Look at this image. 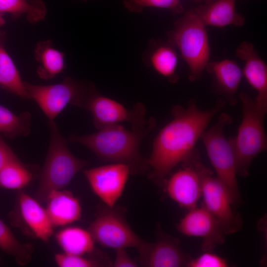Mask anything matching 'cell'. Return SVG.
Wrapping results in <instances>:
<instances>
[{
  "instance_id": "52a82bcc",
  "label": "cell",
  "mask_w": 267,
  "mask_h": 267,
  "mask_svg": "<svg viewBox=\"0 0 267 267\" xmlns=\"http://www.w3.org/2000/svg\"><path fill=\"white\" fill-rule=\"evenodd\" d=\"M24 83L28 98L38 104L49 120H53L68 104L85 108L95 89L91 83L70 77L54 85H39L25 81Z\"/></svg>"
},
{
  "instance_id": "7c38bea8",
  "label": "cell",
  "mask_w": 267,
  "mask_h": 267,
  "mask_svg": "<svg viewBox=\"0 0 267 267\" xmlns=\"http://www.w3.org/2000/svg\"><path fill=\"white\" fill-rule=\"evenodd\" d=\"M83 174L92 191L106 205L112 207L122 195L130 169L120 163L84 170Z\"/></svg>"
},
{
  "instance_id": "ac0fdd59",
  "label": "cell",
  "mask_w": 267,
  "mask_h": 267,
  "mask_svg": "<svg viewBox=\"0 0 267 267\" xmlns=\"http://www.w3.org/2000/svg\"><path fill=\"white\" fill-rule=\"evenodd\" d=\"M45 202V210L53 228L68 225L81 218L80 200L69 191L61 189L52 191Z\"/></svg>"
},
{
  "instance_id": "d6986e66",
  "label": "cell",
  "mask_w": 267,
  "mask_h": 267,
  "mask_svg": "<svg viewBox=\"0 0 267 267\" xmlns=\"http://www.w3.org/2000/svg\"><path fill=\"white\" fill-rule=\"evenodd\" d=\"M143 61L172 83L178 81L176 70L178 62L176 49L168 42L153 40L143 53Z\"/></svg>"
},
{
  "instance_id": "603a6c76",
  "label": "cell",
  "mask_w": 267,
  "mask_h": 267,
  "mask_svg": "<svg viewBox=\"0 0 267 267\" xmlns=\"http://www.w3.org/2000/svg\"><path fill=\"white\" fill-rule=\"evenodd\" d=\"M0 87L24 98H29L24 81L3 44L0 32Z\"/></svg>"
},
{
  "instance_id": "8992f818",
  "label": "cell",
  "mask_w": 267,
  "mask_h": 267,
  "mask_svg": "<svg viewBox=\"0 0 267 267\" xmlns=\"http://www.w3.org/2000/svg\"><path fill=\"white\" fill-rule=\"evenodd\" d=\"M243 115L237 135L233 138L236 153L237 174L248 176L251 163L267 149V136L264 128L266 112L260 109L246 93L239 95Z\"/></svg>"
},
{
  "instance_id": "7a4b0ae2",
  "label": "cell",
  "mask_w": 267,
  "mask_h": 267,
  "mask_svg": "<svg viewBox=\"0 0 267 267\" xmlns=\"http://www.w3.org/2000/svg\"><path fill=\"white\" fill-rule=\"evenodd\" d=\"M155 126L153 118L149 120L146 127L131 131L115 124L89 134H72L69 141L86 146L103 161L127 164L131 174H140L149 168L146 159L140 154L139 144Z\"/></svg>"
},
{
  "instance_id": "cb8c5ba5",
  "label": "cell",
  "mask_w": 267,
  "mask_h": 267,
  "mask_svg": "<svg viewBox=\"0 0 267 267\" xmlns=\"http://www.w3.org/2000/svg\"><path fill=\"white\" fill-rule=\"evenodd\" d=\"M0 12L9 13L14 18L25 16L34 24L45 18L47 9L42 0H0Z\"/></svg>"
},
{
  "instance_id": "83f0119b",
  "label": "cell",
  "mask_w": 267,
  "mask_h": 267,
  "mask_svg": "<svg viewBox=\"0 0 267 267\" xmlns=\"http://www.w3.org/2000/svg\"><path fill=\"white\" fill-rule=\"evenodd\" d=\"M83 255L69 254L65 253H57L54 260L60 267H111L112 264L109 258L102 252L95 250L90 257Z\"/></svg>"
},
{
  "instance_id": "e0dca14e",
  "label": "cell",
  "mask_w": 267,
  "mask_h": 267,
  "mask_svg": "<svg viewBox=\"0 0 267 267\" xmlns=\"http://www.w3.org/2000/svg\"><path fill=\"white\" fill-rule=\"evenodd\" d=\"M206 69L213 77L215 91L224 97L230 105H235L236 93L243 77L237 63L230 59L210 61Z\"/></svg>"
},
{
  "instance_id": "d4e9b609",
  "label": "cell",
  "mask_w": 267,
  "mask_h": 267,
  "mask_svg": "<svg viewBox=\"0 0 267 267\" xmlns=\"http://www.w3.org/2000/svg\"><path fill=\"white\" fill-rule=\"evenodd\" d=\"M0 249L12 256L20 266L28 264L32 260L34 247L30 243H22L6 224L0 219Z\"/></svg>"
},
{
  "instance_id": "7402d4cb",
  "label": "cell",
  "mask_w": 267,
  "mask_h": 267,
  "mask_svg": "<svg viewBox=\"0 0 267 267\" xmlns=\"http://www.w3.org/2000/svg\"><path fill=\"white\" fill-rule=\"evenodd\" d=\"M56 241L64 253L84 255L96 250L95 241L88 230L76 226L61 229L55 234Z\"/></svg>"
},
{
  "instance_id": "4dcf8cb0",
  "label": "cell",
  "mask_w": 267,
  "mask_h": 267,
  "mask_svg": "<svg viewBox=\"0 0 267 267\" xmlns=\"http://www.w3.org/2000/svg\"><path fill=\"white\" fill-rule=\"evenodd\" d=\"M116 250V256L112 264L114 267H136L137 264L128 255L125 248H119Z\"/></svg>"
},
{
  "instance_id": "8fae6325",
  "label": "cell",
  "mask_w": 267,
  "mask_h": 267,
  "mask_svg": "<svg viewBox=\"0 0 267 267\" xmlns=\"http://www.w3.org/2000/svg\"><path fill=\"white\" fill-rule=\"evenodd\" d=\"M10 218L14 225L44 243L48 242L53 234V227L45 209L36 198L24 191L18 192L15 207Z\"/></svg>"
},
{
  "instance_id": "2e32d148",
  "label": "cell",
  "mask_w": 267,
  "mask_h": 267,
  "mask_svg": "<svg viewBox=\"0 0 267 267\" xmlns=\"http://www.w3.org/2000/svg\"><path fill=\"white\" fill-rule=\"evenodd\" d=\"M237 57L244 62L242 70L250 86L257 91L254 100L262 110L267 111V65L255 50L253 44L244 41L236 50Z\"/></svg>"
},
{
  "instance_id": "484cf974",
  "label": "cell",
  "mask_w": 267,
  "mask_h": 267,
  "mask_svg": "<svg viewBox=\"0 0 267 267\" xmlns=\"http://www.w3.org/2000/svg\"><path fill=\"white\" fill-rule=\"evenodd\" d=\"M33 174L17 157L0 170V187L19 190L31 182Z\"/></svg>"
},
{
  "instance_id": "ba28073f",
  "label": "cell",
  "mask_w": 267,
  "mask_h": 267,
  "mask_svg": "<svg viewBox=\"0 0 267 267\" xmlns=\"http://www.w3.org/2000/svg\"><path fill=\"white\" fill-rule=\"evenodd\" d=\"M95 242L115 249L133 247L141 255L148 242L142 240L134 232L126 221L125 210L121 207L99 206L94 220L88 229Z\"/></svg>"
},
{
  "instance_id": "d6a6232c",
  "label": "cell",
  "mask_w": 267,
  "mask_h": 267,
  "mask_svg": "<svg viewBox=\"0 0 267 267\" xmlns=\"http://www.w3.org/2000/svg\"><path fill=\"white\" fill-rule=\"evenodd\" d=\"M3 13L0 12V28L5 23V20L3 17Z\"/></svg>"
},
{
  "instance_id": "4316f807",
  "label": "cell",
  "mask_w": 267,
  "mask_h": 267,
  "mask_svg": "<svg viewBox=\"0 0 267 267\" xmlns=\"http://www.w3.org/2000/svg\"><path fill=\"white\" fill-rule=\"evenodd\" d=\"M31 116L28 112L18 115L0 105V134L8 138L26 136L30 133Z\"/></svg>"
},
{
  "instance_id": "836d02e7",
  "label": "cell",
  "mask_w": 267,
  "mask_h": 267,
  "mask_svg": "<svg viewBox=\"0 0 267 267\" xmlns=\"http://www.w3.org/2000/svg\"><path fill=\"white\" fill-rule=\"evenodd\" d=\"M215 0H205V3L208 4L211 3Z\"/></svg>"
},
{
  "instance_id": "277c9868",
  "label": "cell",
  "mask_w": 267,
  "mask_h": 267,
  "mask_svg": "<svg viewBox=\"0 0 267 267\" xmlns=\"http://www.w3.org/2000/svg\"><path fill=\"white\" fill-rule=\"evenodd\" d=\"M167 36L188 65L189 80H200L210 61V47L206 26L193 9L187 10Z\"/></svg>"
},
{
  "instance_id": "3957f363",
  "label": "cell",
  "mask_w": 267,
  "mask_h": 267,
  "mask_svg": "<svg viewBox=\"0 0 267 267\" xmlns=\"http://www.w3.org/2000/svg\"><path fill=\"white\" fill-rule=\"evenodd\" d=\"M49 143L41 171L35 198L44 202L52 191L64 188L75 175L89 165L87 161L75 157L69 150L67 141L53 120H49Z\"/></svg>"
},
{
  "instance_id": "f546056e",
  "label": "cell",
  "mask_w": 267,
  "mask_h": 267,
  "mask_svg": "<svg viewBox=\"0 0 267 267\" xmlns=\"http://www.w3.org/2000/svg\"><path fill=\"white\" fill-rule=\"evenodd\" d=\"M188 267H227L228 264L223 258L211 251L205 252L195 259H191L187 265Z\"/></svg>"
},
{
  "instance_id": "ffe728a7",
  "label": "cell",
  "mask_w": 267,
  "mask_h": 267,
  "mask_svg": "<svg viewBox=\"0 0 267 267\" xmlns=\"http://www.w3.org/2000/svg\"><path fill=\"white\" fill-rule=\"evenodd\" d=\"M235 1L215 0L208 4L199 5L193 10L206 26H242L245 23V17L237 12Z\"/></svg>"
},
{
  "instance_id": "5bb4252c",
  "label": "cell",
  "mask_w": 267,
  "mask_h": 267,
  "mask_svg": "<svg viewBox=\"0 0 267 267\" xmlns=\"http://www.w3.org/2000/svg\"><path fill=\"white\" fill-rule=\"evenodd\" d=\"M156 235L155 242L149 243L145 252L139 256L140 265L148 267H187L191 258L182 251L179 239L165 233L160 225Z\"/></svg>"
},
{
  "instance_id": "9a60e30c",
  "label": "cell",
  "mask_w": 267,
  "mask_h": 267,
  "mask_svg": "<svg viewBox=\"0 0 267 267\" xmlns=\"http://www.w3.org/2000/svg\"><path fill=\"white\" fill-rule=\"evenodd\" d=\"M183 168L173 174L165 183L169 196L178 205L189 210L197 207L201 196L199 176L188 162L183 163Z\"/></svg>"
},
{
  "instance_id": "d590c367",
  "label": "cell",
  "mask_w": 267,
  "mask_h": 267,
  "mask_svg": "<svg viewBox=\"0 0 267 267\" xmlns=\"http://www.w3.org/2000/svg\"><path fill=\"white\" fill-rule=\"evenodd\" d=\"M82 0V1H87L88 0Z\"/></svg>"
},
{
  "instance_id": "1f68e13d",
  "label": "cell",
  "mask_w": 267,
  "mask_h": 267,
  "mask_svg": "<svg viewBox=\"0 0 267 267\" xmlns=\"http://www.w3.org/2000/svg\"><path fill=\"white\" fill-rule=\"evenodd\" d=\"M17 156L0 134V170Z\"/></svg>"
},
{
  "instance_id": "30bf717a",
  "label": "cell",
  "mask_w": 267,
  "mask_h": 267,
  "mask_svg": "<svg viewBox=\"0 0 267 267\" xmlns=\"http://www.w3.org/2000/svg\"><path fill=\"white\" fill-rule=\"evenodd\" d=\"M93 116L94 127L99 130L104 127L127 122L132 129L146 127V110L141 103L128 109L119 102L98 92L96 88L91 93L85 106Z\"/></svg>"
},
{
  "instance_id": "5b68a950",
  "label": "cell",
  "mask_w": 267,
  "mask_h": 267,
  "mask_svg": "<svg viewBox=\"0 0 267 267\" xmlns=\"http://www.w3.org/2000/svg\"><path fill=\"white\" fill-rule=\"evenodd\" d=\"M228 114H220L217 122L202 134L201 138L213 166L217 178L225 187L232 205L242 202L236 178V157L233 138L228 139L223 133L224 127L231 123Z\"/></svg>"
},
{
  "instance_id": "f1b7e54d",
  "label": "cell",
  "mask_w": 267,
  "mask_h": 267,
  "mask_svg": "<svg viewBox=\"0 0 267 267\" xmlns=\"http://www.w3.org/2000/svg\"><path fill=\"white\" fill-rule=\"evenodd\" d=\"M123 3L128 10L133 13L140 12L147 7L168 9L174 14L183 11L179 0H123Z\"/></svg>"
},
{
  "instance_id": "e575fe53",
  "label": "cell",
  "mask_w": 267,
  "mask_h": 267,
  "mask_svg": "<svg viewBox=\"0 0 267 267\" xmlns=\"http://www.w3.org/2000/svg\"><path fill=\"white\" fill-rule=\"evenodd\" d=\"M195 2H201L203 0H193Z\"/></svg>"
},
{
  "instance_id": "9c48e42d",
  "label": "cell",
  "mask_w": 267,
  "mask_h": 267,
  "mask_svg": "<svg viewBox=\"0 0 267 267\" xmlns=\"http://www.w3.org/2000/svg\"><path fill=\"white\" fill-rule=\"evenodd\" d=\"M186 162L197 171L201 184L203 206L217 219L225 234L238 231L242 225L240 215L233 210L228 192L217 177L200 161L194 150Z\"/></svg>"
},
{
  "instance_id": "6da1fadb",
  "label": "cell",
  "mask_w": 267,
  "mask_h": 267,
  "mask_svg": "<svg viewBox=\"0 0 267 267\" xmlns=\"http://www.w3.org/2000/svg\"><path fill=\"white\" fill-rule=\"evenodd\" d=\"M225 103L223 98H220L214 107L203 110L192 99L186 108L174 106L172 110L173 119L157 134L151 154L146 159L150 170L149 178L159 186L163 185L172 170L189 159L198 140Z\"/></svg>"
},
{
  "instance_id": "4fadbf2b",
  "label": "cell",
  "mask_w": 267,
  "mask_h": 267,
  "mask_svg": "<svg viewBox=\"0 0 267 267\" xmlns=\"http://www.w3.org/2000/svg\"><path fill=\"white\" fill-rule=\"evenodd\" d=\"M177 227L185 235L200 238L204 252L211 251L225 241V234L218 221L203 206L188 210Z\"/></svg>"
},
{
  "instance_id": "44dd1931",
  "label": "cell",
  "mask_w": 267,
  "mask_h": 267,
  "mask_svg": "<svg viewBox=\"0 0 267 267\" xmlns=\"http://www.w3.org/2000/svg\"><path fill=\"white\" fill-rule=\"evenodd\" d=\"M34 52L35 58L39 64L37 72L40 78L51 79L65 68L64 53L54 48L50 40L38 42Z\"/></svg>"
}]
</instances>
